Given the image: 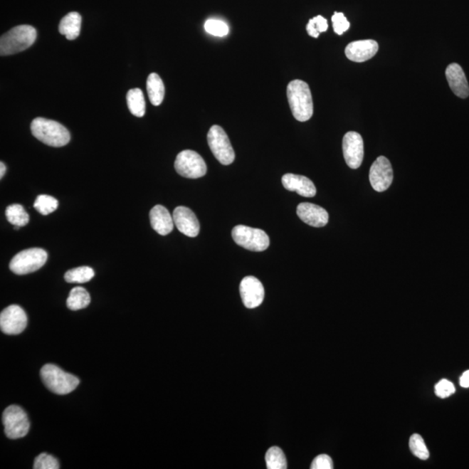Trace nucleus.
Listing matches in <instances>:
<instances>
[{"label":"nucleus","mask_w":469,"mask_h":469,"mask_svg":"<svg viewBox=\"0 0 469 469\" xmlns=\"http://www.w3.org/2000/svg\"><path fill=\"white\" fill-rule=\"evenodd\" d=\"M310 468L311 469H332L334 468L332 459L327 455H318L315 457Z\"/></svg>","instance_id":"34"},{"label":"nucleus","mask_w":469,"mask_h":469,"mask_svg":"<svg viewBox=\"0 0 469 469\" xmlns=\"http://www.w3.org/2000/svg\"><path fill=\"white\" fill-rule=\"evenodd\" d=\"M6 171V165L4 164V163H2L1 162V163H0V177H1V179L4 176V175H5Z\"/></svg>","instance_id":"36"},{"label":"nucleus","mask_w":469,"mask_h":469,"mask_svg":"<svg viewBox=\"0 0 469 469\" xmlns=\"http://www.w3.org/2000/svg\"><path fill=\"white\" fill-rule=\"evenodd\" d=\"M379 50V46L373 39H365L350 43L347 46L345 54L349 60L362 63L371 59Z\"/></svg>","instance_id":"15"},{"label":"nucleus","mask_w":469,"mask_h":469,"mask_svg":"<svg viewBox=\"0 0 469 469\" xmlns=\"http://www.w3.org/2000/svg\"><path fill=\"white\" fill-rule=\"evenodd\" d=\"M297 216L303 223L309 226L321 228L329 222V214L325 209L310 203L299 204L297 210Z\"/></svg>","instance_id":"16"},{"label":"nucleus","mask_w":469,"mask_h":469,"mask_svg":"<svg viewBox=\"0 0 469 469\" xmlns=\"http://www.w3.org/2000/svg\"><path fill=\"white\" fill-rule=\"evenodd\" d=\"M204 29H206L208 33L216 37H224L228 33L227 23L218 21V19H209L204 23Z\"/></svg>","instance_id":"30"},{"label":"nucleus","mask_w":469,"mask_h":469,"mask_svg":"<svg viewBox=\"0 0 469 469\" xmlns=\"http://www.w3.org/2000/svg\"><path fill=\"white\" fill-rule=\"evenodd\" d=\"M90 302L88 291L83 287H75L70 290L66 305L70 310L76 311L86 308Z\"/></svg>","instance_id":"22"},{"label":"nucleus","mask_w":469,"mask_h":469,"mask_svg":"<svg viewBox=\"0 0 469 469\" xmlns=\"http://www.w3.org/2000/svg\"><path fill=\"white\" fill-rule=\"evenodd\" d=\"M282 183L286 190L297 192L305 198H313L317 194L314 183L305 176L289 173L282 177Z\"/></svg>","instance_id":"17"},{"label":"nucleus","mask_w":469,"mask_h":469,"mask_svg":"<svg viewBox=\"0 0 469 469\" xmlns=\"http://www.w3.org/2000/svg\"><path fill=\"white\" fill-rule=\"evenodd\" d=\"M27 317L21 306L10 305L0 314V329L6 334H19L26 330Z\"/></svg>","instance_id":"12"},{"label":"nucleus","mask_w":469,"mask_h":469,"mask_svg":"<svg viewBox=\"0 0 469 469\" xmlns=\"http://www.w3.org/2000/svg\"><path fill=\"white\" fill-rule=\"evenodd\" d=\"M95 272L90 267L82 266L70 270L65 274V280L69 283H85L94 278Z\"/></svg>","instance_id":"25"},{"label":"nucleus","mask_w":469,"mask_h":469,"mask_svg":"<svg viewBox=\"0 0 469 469\" xmlns=\"http://www.w3.org/2000/svg\"><path fill=\"white\" fill-rule=\"evenodd\" d=\"M175 169L180 176L196 179L207 173V165L198 152L185 149L176 156Z\"/></svg>","instance_id":"9"},{"label":"nucleus","mask_w":469,"mask_h":469,"mask_svg":"<svg viewBox=\"0 0 469 469\" xmlns=\"http://www.w3.org/2000/svg\"><path fill=\"white\" fill-rule=\"evenodd\" d=\"M172 216L175 226L181 233L189 238L198 236L200 231L199 221L190 209L184 206L176 207Z\"/></svg>","instance_id":"14"},{"label":"nucleus","mask_w":469,"mask_h":469,"mask_svg":"<svg viewBox=\"0 0 469 469\" xmlns=\"http://www.w3.org/2000/svg\"><path fill=\"white\" fill-rule=\"evenodd\" d=\"M209 147L213 155L223 165H230L235 160V152L230 139L219 125H213L207 136Z\"/></svg>","instance_id":"8"},{"label":"nucleus","mask_w":469,"mask_h":469,"mask_svg":"<svg viewBox=\"0 0 469 469\" xmlns=\"http://www.w3.org/2000/svg\"><path fill=\"white\" fill-rule=\"evenodd\" d=\"M460 385L463 388H469V370L464 372L463 376L460 378Z\"/></svg>","instance_id":"35"},{"label":"nucleus","mask_w":469,"mask_h":469,"mask_svg":"<svg viewBox=\"0 0 469 469\" xmlns=\"http://www.w3.org/2000/svg\"><path fill=\"white\" fill-rule=\"evenodd\" d=\"M328 21L323 18L322 16H317L313 19H310L308 25L306 26L307 33L310 36L313 38H318L321 33H325L328 30Z\"/></svg>","instance_id":"29"},{"label":"nucleus","mask_w":469,"mask_h":469,"mask_svg":"<svg viewBox=\"0 0 469 469\" xmlns=\"http://www.w3.org/2000/svg\"><path fill=\"white\" fill-rule=\"evenodd\" d=\"M265 460L268 469L287 468L286 457L278 447H272L267 451Z\"/></svg>","instance_id":"26"},{"label":"nucleus","mask_w":469,"mask_h":469,"mask_svg":"<svg viewBox=\"0 0 469 469\" xmlns=\"http://www.w3.org/2000/svg\"><path fill=\"white\" fill-rule=\"evenodd\" d=\"M41 374L47 389L57 395H67L73 392L80 384V379L78 377L65 372L56 365H45L41 369Z\"/></svg>","instance_id":"4"},{"label":"nucleus","mask_w":469,"mask_h":469,"mask_svg":"<svg viewBox=\"0 0 469 469\" xmlns=\"http://www.w3.org/2000/svg\"><path fill=\"white\" fill-rule=\"evenodd\" d=\"M81 22V15L77 11H72L61 19L58 26L59 33L65 35L69 41H74L80 36Z\"/></svg>","instance_id":"20"},{"label":"nucleus","mask_w":469,"mask_h":469,"mask_svg":"<svg viewBox=\"0 0 469 469\" xmlns=\"http://www.w3.org/2000/svg\"><path fill=\"white\" fill-rule=\"evenodd\" d=\"M394 172L391 164L387 157H378L369 171V181L374 191L384 192L392 184Z\"/></svg>","instance_id":"10"},{"label":"nucleus","mask_w":469,"mask_h":469,"mask_svg":"<svg viewBox=\"0 0 469 469\" xmlns=\"http://www.w3.org/2000/svg\"><path fill=\"white\" fill-rule=\"evenodd\" d=\"M47 252L41 248H33L19 252L10 263V270L17 275H27L45 265Z\"/></svg>","instance_id":"6"},{"label":"nucleus","mask_w":469,"mask_h":469,"mask_svg":"<svg viewBox=\"0 0 469 469\" xmlns=\"http://www.w3.org/2000/svg\"><path fill=\"white\" fill-rule=\"evenodd\" d=\"M240 295L246 308L255 309L263 302L264 288L258 278L246 277L240 283Z\"/></svg>","instance_id":"13"},{"label":"nucleus","mask_w":469,"mask_h":469,"mask_svg":"<svg viewBox=\"0 0 469 469\" xmlns=\"http://www.w3.org/2000/svg\"><path fill=\"white\" fill-rule=\"evenodd\" d=\"M149 220H151L153 230L161 236H167L174 228V220L171 213L167 208L162 206H156L149 212Z\"/></svg>","instance_id":"19"},{"label":"nucleus","mask_w":469,"mask_h":469,"mask_svg":"<svg viewBox=\"0 0 469 469\" xmlns=\"http://www.w3.org/2000/svg\"><path fill=\"white\" fill-rule=\"evenodd\" d=\"M287 97L295 120L306 122L313 116L314 106L310 86L299 80L291 81L287 88Z\"/></svg>","instance_id":"1"},{"label":"nucleus","mask_w":469,"mask_h":469,"mask_svg":"<svg viewBox=\"0 0 469 469\" xmlns=\"http://www.w3.org/2000/svg\"><path fill=\"white\" fill-rule=\"evenodd\" d=\"M455 388L454 384L448 380H441L438 384L435 386L436 395L440 398H447L455 394Z\"/></svg>","instance_id":"33"},{"label":"nucleus","mask_w":469,"mask_h":469,"mask_svg":"<svg viewBox=\"0 0 469 469\" xmlns=\"http://www.w3.org/2000/svg\"><path fill=\"white\" fill-rule=\"evenodd\" d=\"M127 105L132 115L142 117L145 114L144 93L139 88L130 90L127 93Z\"/></svg>","instance_id":"23"},{"label":"nucleus","mask_w":469,"mask_h":469,"mask_svg":"<svg viewBox=\"0 0 469 469\" xmlns=\"http://www.w3.org/2000/svg\"><path fill=\"white\" fill-rule=\"evenodd\" d=\"M3 423L6 436L9 439L25 437L29 432L30 421L23 409L17 405H11L3 413Z\"/></svg>","instance_id":"7"},{"label":"nucleus","mask_w":469,"mask_h":469,"mask_svg":"<svg viewBox=\"0 0 469 469\" xmlns=\"http://www.w3.org/2000/svg\"><path fill=\"white\" fill-rule=\"evenodd\" d=\"M60 468L58 460L53 455L43 453L34 460V469H58Z\"/></svg>","instance_id":"31"},{"label":"nucleus","mask_w":469,"mask_h":469,"mask_svg":"<svg viewBox=\"0 0 469 469\" xmlns=\"http://www.w3.org/2000/svg\"><path fill=\"white\" fill-rule=\"evenodd\" d=\"M409 448L413 453V455L416 456L420 460H428L429 457V451L426 446L425 441L420 435L413 433L409 440Z\"/></svg>","instance_id":"28"},{"label":"nucleus","mask_w":469,"mask_h":469,"mask_svg":"<svg viewBox=\"0 0 469 469\" xmlns=\"http://www.w3.org/2000/svg\"><path fill=\"white\" fill-rule=\"evenodd\" d=\"M342 151L348 167L352 169L359 168L364 157V139L360 134L356 132H347L342 140Z\"/></svg>","instance_id":"11"},{"label":"nucleus","mask_w":469,"mask_h":469,"mask_svg":"<svg viewBox=\"0 0 469 469\" xmlns=\"http://www.w3.org/2000/svg\"><path fill=\"white\" fill-rule=\"evenodd\" d=\"M36 38L37 31L34 27L28 25L16 26L0 38V54L9 56L21 53L33 46Z\"/></svg>","instance_id":"3"},{"label":"nucleus","mask_w":469,"mask_h":469,"mask_svg":"<svg viewBox=\"0 0 469 469\" xmlns=\"http://www.w3.org/2000/svg\"><path fill=\"white\" fill-rule=\"evenodd\" d=\"M147 88L149 101L153 105L159 106L164 98V85L163 80L157 73L149 75Z\"/></svg>","instance_id":"21"},{"label":"nucleus","mask_w":469,"mask_h":469,"mask_svg":"<svg viewBox=\"0 0 469 469\" xmlns=\"http://www.w3.org/2000/svg\"><path fill=\"white\" fill-rule=\"evenodd\" d=\"M6 216L8 222L19 228L26 226L30 221L28 213L21 204H11L8 206L6 210Z\"/></svg>","instance_id":"24"},{"label":"nucleus","mask_w":469,"mask_h":469,"mask_svg":"<svg viewBox=\"0 0 469 469\" xmlns=\"http://www.w3.org/2000/svg\"><path fill=\"white\" fill-rule=\"evenodd\" d=\"M31 131L37 139L52 147H65L70 140V134L64 125L46 118H35Z\"/></svg>","instance_id":"2"},{"label":"nucleus","mask_w":469,"mask_h":469,"mask_svg":"<svg viewBox=\"0 0 469 469\" xmlns=\"http://www.w3.org/2000/svg\"><path fill=\"white\" fill-rule=\"evenodd\" d=\"M232 238L239 246L248 251L261 252L270 246V238L260 228L238 226L232 230Z\"/></svg>","instance_id":"5"},{"label":"nucleus","mask_w":469,"mask_h":469,"mask_svg":"<svg viewBox=\"0 0 469 469\" xmlns=\"http://www.w3.org/2000/svg\"><path fill=\"white\" fill-rule=\"evenodd\" d=\"M33 206L41 215L47 216L57 210L58 202L52 196L39 195L35 200Z\"/></svg>","instance_id":"27"},{"label":"nucleus","mask_w":469,"mask_h":469,"mask_svg":"<svg viewBox=\"0 0 469 469\" xmlns=\"http://www.w3.org/2000/svg\"><path fill=\"white\" fill-rule=\"evenodd\" d=\"M446 78L449 88L457 97L467 98L469 96V85L462 67L451 64L447 67Z\"/></svg>","instance_id":"18"},{"label":"nucleus","mask_w":469,"mask_h":469,"mask_svg":"<svg viewBox=\"0 0 469 469\" xmlns=\"http://www.w3.org/2000/svg\"><path fill=\"white\" fill-rule=\"evenodd\" d=\"M333 29L334 33L342 35L348 31L350 23L342 13H334L332 17Z\"/></svg>","instance_id":"32"}]
</instances>
